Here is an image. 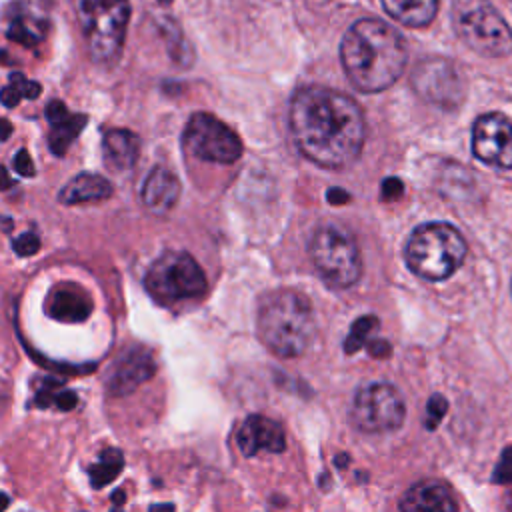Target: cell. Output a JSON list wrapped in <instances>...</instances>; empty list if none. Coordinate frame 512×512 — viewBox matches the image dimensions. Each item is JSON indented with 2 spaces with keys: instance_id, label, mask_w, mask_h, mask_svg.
<instances>
[{
  "instance_id": "cell-32",
  "label": "cell",
  "mask_w": 512,
  "mask_h": 512,
  "mask_svg": "<svg viewBox=\"0 0 512 512\" xmlns=\"http://www.w3.org/2000/svg\"><path fill=\"white\" fill-rule=\"evenodd\" d=\"M20 98H22V94H20L12 84H8V86L2 90V102H4L6 108L16 106V104L20 102Z\"/></svg>"
},
{
  "instance_id": "cell-29",
  "label": "cell",
  "mask_w": 512,
  "mask_h": 512,
  "mask_svg": "<svg viewBox=\"0 0 512 512\" xmlns=\"http://www.w3.org/2000/svg\"><path fill=\"white\" fill-rule=\"evenodd\" d=\"M12 166H14V170H16L20 176H26V178H28V176H34V164H32V160H30V156H28V152H26L24 148L14 154Z\"/></svg>"
},
{
  "instance_id": "cell-34",
  "label": "cell",
  "mask_w": 512,
  "mask_h": 512,
  "mask_svg": "<svg viewBox=\"0 0 512 512\" xmlns=\"http://www.w3.org/2000/svg\"><path fill=\"white\" fill-rule=\"evenodd\" d=\"M8 134H10V124H8V122H4V136H2V138L6 140V138H8Z\"/></svg>"
},
{
  "instance_id": "cell-31",
  "label": "cell",
  "mask_w": 512,
  "mask_h": 512,
  "mask_svg": "<svg viewBox=\"0 0 512 512\" xmlns=\"http://www.w3.org/2000/svg\"><path fill=\"white\" fill-rule=\"evenodd\" d=\"M54 404L60 408V410H70L76 406V394L70 392V390H62V392H56L54 396Z\"/></svg>"
},
{
  "instance_id": "cell-8",
  "label": "cell",
  "mask_w": 512,
  "mask_h": 512,
  "mask_svg": "<svg viewBox=\"0 0 512 512\" xmlns=\"http://www.w3.org/2000/svg\"><path fill=\"white\" fill-rule=\"evenodd\" d=\"M144 286L156 302L178 304L200 298L206 292V278L190 254L172 250L150 264Z\"/></svg>"
},
{
  "instance_id": "cell-21",
  "label": "cell",
  "mask_w": 512,
  "mask_h": 512,
  "mask_svg": "<svg viewBox=\"0 0 512 512\" xmlns=\"http://www.w3.org/2000/svg\"><path fill=\"white\" fill-rule=\"evenodd\" d=\"M380 2L390 18L410 28L428 26L434 20L438 10V0H380Z\"/></svg>"
},
{
  "instance_id": "cell-10",
  "label": "cell",
  "mask_w": 512,
  "mask_h": 512,
  "mask_svg": "<svg viewBox=\"0 0 512 512\" xmlns=\"http://www.w3.org/2000/svg\"><path fill=\"white\" fill-rule=\"evenodd\" d=\"M186 148L200 160L232 164L242 154V142L234 130L208 112H196L184 128Z\"/></svg>"
},
{
  "instance_id": "cell-26",
  "label": "cell",
  "mask_w": 512,
  "mask_h": 512,
  "mask_svg": "<svg viewBox=\"0 0 512 512\" xmlns=\"http://www.w3.org/2000/svg\"><path fill=\"white\" fill-rule=\"evenodd\" d=\"M12 248L18 256H32L40 250V238L34 232H24L12 242Z\"/></svg>"
},
{
  "instance_id": "cell-3",
  "label": "cell",
  "mask_w": 512,
  "mask_h": 512,
  "mask_svg": "<svg viewBox=\"0 0 512 512\" xmlns=\"http://www.w3.org/2000/svg\"><path fill=\"white\" fill-rule=\"evenodd\" d=\"M256 330L262 344L280 358L304 354L316 334V322L310 300L292 288L268 294L256 318Z\"/></svg>"
},
{
  "instance_id": "cell-20",
  "label": "cell",
  "mask_w": 512,
  "mask_h": 512,
  "mask_svg": "<svg viewBox=\"0 0 512 512\" xmlns=\"http://www.w3.org/2000/svg\"><path fill=\"white\" fill-rule=\"evenodd\" d=\"M112 196V184L98 174L92 172H80L76 174L58 194V200L62 204H88V202H100Z\"/></svg>"
},
{
  "instance_id": "cell-1",
  "label": "cell",
  "mask_w": 512,
  "mask_h": 512,
  "mask_svg": "<svg viewBox=\"0 0 512 512\" xmlns=\"http://www.w3.org/2000/svg\"><path fill=\"white\" fill-rule=\"evenodd\" d=\"M288 128L300 154L328 170L350 166L366 140V122L356 100L316 84L294 92Z\"/></svg>"
},
{
  "instance_id": "cell-6",
  "label": "cell",
  "mask_w": 512,
  "mask_h": 512,
  "mask_svg": "<svg viewBox=\"0 0 512 512\" xmlns=\"http://www.w3.org/2000/svg\"><path fill=\"white\" fill-rule=\"evenodd\" d=\"M310 258L332 290H344L358 282L362 274V258L354 236L336 222L320 224L310 240Z\"/></svg>"
},
{
  "instance_id": "cell-7",
  "label": "cell",
  "mask_w": 512,
  "mask_h": 512,
  "mask_svg": "<svg viewBox=\"0 0 512 512\" xmlns=\"http://www.w3.org/2000/svg\"><path fill=\"white\" fill-rule=\"evenodd\" d=\"M452 26L476 54L500 58L512 52V30L488 0H454Z\"/></svg>"
},
{
  "instance_id": "cell-28",
  "label": "cell",
  "mask_w": 512,
  "mask_h": 512,
  "mask_svg": "<svg viewBox=\"0 0 512 512\" xmlns=\"http://www.w3.org/2000/svg\"><path fill=\"white\" fill-rule=\"evenodd\" d=\"M494 482H512V446L502 452L494 470Z\"/></svg>"
},
{
  "instance_id": "cell-24",
  "label": "cell",
  "mask_w": 512,
  "mask_h": 512,
  "mask_svg": "<svg viewBox=\"0 0 512 512\" xmlns=\"http://www.w3.org/2000/svg\"><path fill=\"white\" fill-rule=\"evenodd\" d=\"M376 328H378L376 316H362V318H358V320L352 324L350 332H348V338H346V342H344V350H346L348 354H354L356 350H360V348L366 344V338H368Z\"/></svg>"
},
{
  "instance_id": "cell-5",
  "label": "cell",
  "mask_w": 512,
  "mask_h": 512,
  "mask_svg": "<svg viewBox=\"0 0 512 512\" xmlns=\"http://www.w3.org/2000/svg\"><path fill=\"white\" fill-rule=\"evenodd\" d=\"M86 50L96 64H114L122 52L130 0H72Z\"/></svg>"
},
{
  "instance_id": "cell-13",
  "label": "cell",
  "mask_w": 512,
  "mask_h": 512,
  "mask_svg": "<svg viewBox=\"0 0 512 512\" xmlns=\"http://www.w3.org/2000/svg\"><path fill=\"white\" fill-rule=\"evenodd\" d=\"M236 442L244 456H256L260 452H282L286 448L282 426L262 414H252L242 422L236 434Z\"/></svg>"
},
{
  "instance_id": "cell-23",
  "label": "cell",
  "mask_w": 512,
  "mask_h": 512,
  "mask_svg": "<svg viewBox=\"0 0 512 512\" xmlns=\"http://www.w3.org/2000/svg\"><path fill=\"white\" fill-rule=\"evenodd\" d=\"M124 468V456L118 448H106L100 452L98 460L88 468L90 482L94 488L106 486L110 480H114Z\"/></svg>"
},
{
  "instance_id": "cell-33",
  "label": "cell",
  "mask_w": 512,
  "mask_h": 512,
  "mask_svg": "<svg viewBox=\"0 0 512 512\" xmlns=\"http://www.w3.org/2000/svg\"><path fill=\"white\" fill-rule=\"evenodd\" d=\"M326 198L330 204H346L350 200V194L344 188H330Z\"/></svg>"
},
{
  "instance_id": "cell-19",
  "label": "cell",
  "mask_w": 512,
  "mask_h": 512,
  "mask_svg": "<svg viewBox=\"0 0 512 512\" xmlns=\"http://www.w3.org/2000/svg\"><path fill=\"white\" fill-rule=\"evenodd\" d=\"M140 142L138 136L130 130L112 128L102 138V156L110 170L124 172L130 170L138 158Z\"/></svg>"
},
{
  "instance_id": "cell-14",
  "label": "cell",
  "mask_w": 512,
  "mask_h": 512,
  "mask_svg": "<svg viewBox=\"0 0 512 512\" xmlns=\"http://www.w3.org/2000/svg\"><path fill=\"white\" fill-rule=\"evenodd\" d=\"M156 372V364L146 350H128L124 352L110 368V376L106 380L108 392L114 396H124L132 392L138 384L152 378Z\"/></svg>"
},
{
  "instance_id": "cell-9",
  "label": "cell",
  "mask_w": 512,
  "mask_h": 512,
  "mask_svg": "<svg viewBox=\"0 0 512 512\" xmlns=\"http://www.w3.org/2000/svg\"><path fill=\"white\" fill-rule=\"evenodd\" d=\"M406 406L400 392L386 382L362 384L350 406V422L366 434L398 430L404 422Z\"/></svg>"
},
{
  "instance_id": "cell-16",
  "label": "cell",
  "mask_w": 512,
  "mask_h": 512,
  "mask_svg": "<svg viewBox=\"0 0 512 512\" xmlns=\"http://www.w3.org/2000/svg\"><path fill=\"white\" fill-rule=\"evenodd\" d=\"M178 196H180V182L164 166H154L148 172L140 190L142 204L154 214L168 212L176 204Z\"/></svg>"
},
{
  "instance_id": "cell-22",
  "label": "cell",
  "mask_w": 512,
  "mask_h": 512,
  "mask_svg": "<svg viewBox=\"0 0 512 512\" xmlns=\"http://www.w3.org/2000/svg\"><path fill=\"white\" fill-rule=\"evenodd\" d=\"M86 124V116H80V114H64L62 118L50 122L52 126V132L48 136V144H50V150L56 154V156H62L68 146L76 140V136L82 132Z\"/></svg>"
},
{
  "instance_id": "cell-27",
  "label": "cell",
  "mask_w": 512,
  "mask_h": 512,
  "mask_svg": "<svg viewBox=\"0 0 512 512\" xmlns=\"http://www.w3.org/2000/svg\"><path fill=\"white\" fill-rule=\"evenodd\" d=\"M10 84L22 94V98H38L40 92H42V86L38 82H32V80H26L24 74L20 72H12L10 74Z\"/></svg>"
},
{
  "instance_id": "cell-11",
  "label": "cell",
  "mask_w": 512,
  "mask_h": 512,
  "mask_svg": "<svg viewBox=\"0 0 512 512\" xmlns=\"http://www.w3.org/2000/svg\"><path fill=\"white\" fill-rule=\"evenodd\" d=\"M410 84L414 92L440 108H456L464 98V78L454 62L430 56L416 64L410 76Z\"/></svg>"
},
{
  "instance_id": "cell-15",
  "label": "cell",
  "mask_w": 512,
  "mask_h": 512,
  "mask_svg": "<svg viewBox=\"0 0 512 512\" xmlns=\"http://www.w3.org/2000/svg\"><path fill=\"white\" fill-rule=\"evenodd\" d=\"M6 36L22 46H36L46 38L48 20L38 16L30 4L14 2L6 8Z\"/></svg>"
},
{
  "instance_id": "cell-4",
  "label": "cell",
  "mask_w": 512,
  "mask_h": 512,
  "mask_svg": "<svg viewBox=\"0 0 512 512\" xmlns=\"http://www.w3.org/2000/svg\"><path fill=\"white\" fill-rule=\"evenodd\" d=\"M408 268L430 282L452 276L466 258L462 234L446 222H428L418 226L404 248Z\"/></svg>"
},
{
  "instance_id": "cell-25",
  "label": "cell",
  "mask_w": 512,
  "mask_h": 512,
  "mask_svg": "<svg viewBox=\"0 0 512 512\" xmlns=\"http://www.w3.org/2000/svg\"><path fill=\"white\" fill-rule=\"evenodd\" d=\"M446 410H448V402L444 396H440V394L430 396V400L426 404V428L434 430L440 424V420L444 418Z\"/></svg>"
},
{
  "instance_id": "cell-2",
  "label": "cell",
  "mask_w": 512,
  "mask_h": 512,
  "mask_svg": "<svg viewBox=\"0 0 512 512\" xmlns=\"http://www.w3.org/2000/svg\"><path fill=\"white\" fill-rule=\"evenodd\" d=\"M340 62L356 90L382 92L404 72L408 44L392 24L380 18H360L342 36Z\"/></svg>"
},
{
  "instance_id": "cell-30",
  "label": "cell",
  "mask_w": 512,
  "mask_h": 512,
  "mask_svg": "<svg viewBox=\"0 0 512 512\" xmlns=\"http://www.w3.org/2000/svg\"><path fill=\"white\" fill-rule=\"evenodd\" d=\"M402 190H404V186H402V182H400L398 178H386V180L382 182V198H384V200H396V198H400V196H402Z\"/></svg>"
},
{
  "instance_id": "cell-35",
  "label": "cell",
  "mask_w": 512,
  "mask_h": 512,
  "mask_svg": "<svg viewBox=\"0 0 512 512\" xmlns=\"http://www.w3.org/2000/svg\"><path fill=\"white\" fill-rule=\"evenodd\" d=\"M162 2H168V0H162Z\"/></svg>"
},
{
  "instance_id": "cell-17",
  "label": "cell",
  "mask_w": 512,
  "mask_h": 512,
  "mask_svg": "<svg viewBox=\"0 0 512 512\" xmlns=\"http://www.w3.org/2000/svg\"><path fill=\"white\" fill-rule=\"evenodd\" d=\"M46 312L60 322H82L90 316L92 302L82 288L74 284H62L50 292L46 300Z\"/></svg>"
},
{
  "instance_id": "cell-18",
  "label": "cell",
  "mask_w": 512,
  "mask_h": 512,
  "mask_svg": "<svg viewBox=\"0 0 512 512\" xmlns=\"http://www.w3.org/2000/svg\"><path fill=\"white\" fill-rule=\"evenodd\" d=\"M400 508L406 512H454L456 502L444 484L436 480H422L402 496Z\"/></svg>"
},
{
  "instance_id": "cell-12",
  "label": "cell",
  "mask_w": 512,
  "mask_h": 512,
  "mask_svg": "<svg viewBox=\"0 0 512 512\" xmlns=\"http://www.w3.org/2000/svg\"><path fill=\"white\" fill-rule=\"evenodd\" d=\"M472 152L488 166L512 170V120L488 112L472 126Z\"/></svg>"
}]
</instances>
